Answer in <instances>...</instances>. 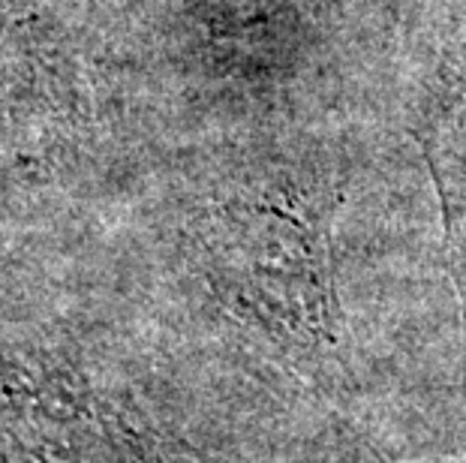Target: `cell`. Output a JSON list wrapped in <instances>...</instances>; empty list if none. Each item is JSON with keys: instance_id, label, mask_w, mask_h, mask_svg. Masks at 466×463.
Segmentation results:
<instances>
[{"instance_id": "6da1fadb", "label": "cell", "mask_w": 466, "mask_h": 463, "mask_svg": "<svg viewBox=\"0 0 466 463\" xmlns=\"http://www.w3.org/2000/svg\"><path fill=\"white\" fill-rule=\"evenodd\" d=\"M419 142L442 205L445 256L458 289L463 328V377H466V75L442 87L421 117Z\"/></svg>"}, {"instance_id": "7a4b0ae2", "label": "cell", "mask_w": 466, "mask_h": 463, "mask_svg": "<svg viewBox=\"0 0 466 463\" xmlns=\"http://www.w3.org/2000/svg\"><path fill=\"white\" fill-rule=\"evenodd\" d=\"M343 463H385V460L367 446H350L343 448ZM440 463H466V460H440Z\"/></svg>"}]
</instances>
